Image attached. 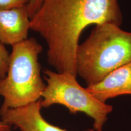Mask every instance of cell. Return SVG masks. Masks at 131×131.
Segmentation results:
<instances>
[{"mask_svg": "<svg viewBox=\"0 0 131 131\" xmlns=\"http://www.w3.org/2000/svg\"><path fill=\"white\" fill-rule=\"evenodd\" d=\"M118 0H44L30 19V29L47 44V61L57 72L77 76L76 51L81 33L91 24L120 26Z\"/></svg>", "mask_w": 131, "mask_h": 131, "instance_id": "obj_1", "label": "cell"}, {"mask_svg": "<svg viewBox=\"0 0 131 131\" xmlns=\"http://www.w3.org/2000/svg\"><path fill=\"white\" fill-rule=\"evenodd\" d=\"M130 62L131 32L106 23L96 24L86 41L78 45L75 69L89 86Z\"/></svg>", "mask_w": 131, "mask_h": 131, "instance_id": "obj_2", "label": "cell"}, {"mask_svg": "<svg viewBox=\"0 0 131 131\" xmlns=\"http://www.w3.org/2000/svg\"><path fill=\"white\" fill-rule=\"evenodd\" d=\"M42 46L34 38L12 46L6 76L0 79V112L40 100L46 85L41 76L39 55Z\"/></svg>", "mask_w": 131, "mask_h": 131, "instance_id": "obj_3", "label": "cell"}, {"mask_svg": "<svg viewBox=\"0 0 131 131\" xmlns=\"http://www.w3.org/2000/svg\"><path fill=\"white\" fill-rule=\"evenodd\" d=\"M47 82L41 100L42 107L61 104L71 114L84 113L94 120L93 130L103 131L113 107L98 100L83 88L77 80V76L70 73H60L49 69L44 70Z\"/></svg>", "mask_w": 131, "mask_h": 131, "instance_id": "obj_4", "label": "cell"}, {"mask_svg": "<svg viewBox=\"0 0 131 131\" xmlns=\"http://www.w3.org/2000/svg\"><path fill=\"white\" fill-rule=\"evenodd\" d=\"M41 100L0 112L1 120L10 126L17 127L21 131H67L49 123L42 117Z\"/></svg>", "mask_w": 131, "mask_h": 131, "instance_id": "obj_5", "label": "cell"}, {"mask_svg": "<svg viewBox=\"0 0 131 131\" xmlns=\"http://www.w3.org/2000/svg\"><path fill=\"white\" fill-rule=\"evenodd\" d=\"M30 19L27 6L0 10V42L13 45L27 39Z\"/></svg>", "mask_w": 131, "mask_h": 131, "instance_id": "obj_6", "label": "cell"}, {"mask_svg": "<svg viewBox=\"0 0 131 131\" xmlns=\"http://www.w3.org/2000/svg\"><path fill=\"white\" fill-rule=\"evenodd\" d=\"M86 89L101 102L123 95H131V62L108 74L97 84Z\"/></svg>", "mask_w": 131, "mask_h": 131, "instance_id": "obj_7", "label": "cell"}, {"mask_svg": "<svg viewBox=\"0 0 131 131\" xmlns=\"http://www.w3.org/2000/svg\"><path fill=\"white\" fill-rule=\"evenodd\" d=\"M10 54L0 42V79H3L6 76L9 68Z\"/></svg>", "mask_w": 131, "mask_h": 131, "instance_id": "obj_8", "label": "cell"}, {"mask_svg": "<svg viewBox=\"0 0 131 131\" xmlns=\"http://www.w3.org/2000/svg\"><path fill=\"white\" fill-rule=\"evenodd\" d=\"M30 0H0V10L12 9L27 6Z\"/></svg>", "mask_w": 131, "mask_h": 131, "instance_id": "obj_9", "label": "cell"}, {"mask_svg": "<svg viewBox=\"0 0 131 131\" xmlns=\"http://www.w3.org/2000/svg\"><path fill=\"white\" fill-rule=\"evenodd\" d=\"M43 1L44 0H30V3L27 6L29 16L30 19L40 9Z\"/></svg>", "mask_w": 131, "mask_h": 131, "instance_id": "obj_10", "label": "cell"}, {"mask_svg": "<svg viewBox=\"0 0 131 131\" xmlns=\"http://www.w3.org/2000/svg\"><path fill=\"white\" fill-rule=\"evenodd\" d=\"M10 126L7 124H5L2 121L0 122V131H10Z\"/></svg>", "mask_w": 131, "mask_h": 131, "instance_id": "obj_11", "label": "cell"}]
</instances>
